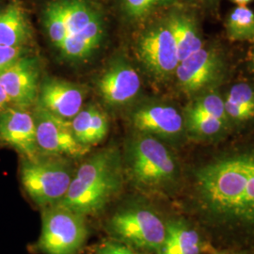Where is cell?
<instances>
[{
    "instance_id": "1",
    "label": "cell",
    "mask_w": 254,
    "mask_h": 254,
    "mask_svg": "<svg viewBox=\"0 0 254 254\" xmlns=\"http://www.w3.org/2000/svg\"><path fill=\"white\" fill-rule=\"evenodd\" d=\"M201 201L217 217L254 223V152L223 157L197 174Z\"/></svg>"
},
{
    "instance_id": "2",
    "label": "cell",
    "mask_w": 254,
    "mask_h": 254,
    "mask_svg": "<svg viewBox=\"0 0 254 254\" xmlns=\"http://www.w3.org/2000/svg\"><path fill=\"white\" fill-rule=\"evenodd\" d=\"M121 188L118 155L103 151L82 164L64 199L57 205L82 216L95 215L105 208Z\"/></svg>"
},
{
    "instance_id": "3",
    "label": "cell",
    "mask_w": 254,
    "mask_h": 254,
    "mask_svg": "<svg viewBox=\"0 0 254 254\" xmlns=\"http://www.w3.org/2000/svg\"><path fill=\"white\" fill-rule=\"evenodd\" d=\"M46 209L38 241L40 251L46 254H76L88 233L84 216L57 204Z\"/></svg>"
},
{
    "instance_id": "4",
    "label": "cell",
    "mask_w": 254,
    "mask_h": 254,
    "mask_svg": "<svg viewBox=\"0 0 254 254\" xmlns=\"http://www.w3.org/2000/svg\"><path fill=\"white\" fill-rule=\"evenodd\" d=\"M70 169L59 161L26 159L21 167V182L37 205L48 207L63 200L72 182Z\"/></svg>"
},
{
    "instance_id": "5",
    "label": "cell",
    "mask_w": 254,
    "mask_h": 254,
    "mask_svg": "<svg viewBox=\"0 0 254 254\" xmlns=\"http://www.w3.org/2000/svg\"><path fill=\"white\" fill-rule=\"evenodd\" d=\"M130 170L135 181L155 187L171 181L176 164L170 151L153 136L137 137L130 147Z\"/></svg>"
},
{
    "instance_id": "6",
    "label": "cell",
    "mask_w": 254,
    "mask_h": 254,
    "mask_svg": "<svg viewBox=\"0 0 254 254\" xmlns=\"http://www.w3.org/2000/svg\"><path fill=\"white\" fill-rule=\"evenodd\" d=\"M109 226L110 232L123 242L147 251H157L167 231L162 219L144 208L118 211L109 220Z\"/></svg>"
},
{
    "instance_id": "7",
    "label": "cell",
    "mask_w": 254,
    "mask_h": 254,
    "mask_svg": "<svg viewBox=\"0 0 254 254\" xmlns=\"http://www.w3.org/2000/svg\"><path fill=\"white\" fill-rule=\"evenodd\" d=\"M137 53L146 68L160 79L175 73L179 64L173 33L167 24L146 31L137 43Z\"/></svg>"
},
{
    "instance_id": "8",
    "label": "cell",
    "mask_w": 254,
    "mask_h": 254,
    "mask_svg": "<svg viewBox=\"0 0 254 254\" xmlns=\"http://www.w3.org/2000/svg\"><path fill=\"white\" fill-rule=\"evenodd\" d=\"M36 123L37 144L47 154H64L80 157L90 152L89 146L81 144L73 134L72 124L67 119L42 109Z\"/></svg>"
},
{
    "instance_id": "9",
    "label": "cell",
    "mask_w": 254,
    "mask_h": 254,
    "mask_svg": "<svg viewBox=\"0 0 254 254\" xmlns=\"http://www.w3.org/2000/svg\"><path fill=\"white\" fill-rule=\"evenodd\" d=\"M0 139L30 161L38 159L36 123L29 112L6 109L0 112Z\"/></svg>"
},
{
    "instance_id": "10",
    "label": "cell",
    "mask_w": 254,
    "mask_h": 254,
    "mask_svg": "<svg viewBox=\"0 0 254 254\" xmlns=\"http://www.w3.org/2000/svg\"><path fill=\"white\" fill-rule=\"evenodd\" d=\"M220 70L215 50L202 47L181 61L175 71L179 85L186 92H197L214 81Z\"/></svg>"
},
{
    "instance_id": "11",
    "label": "cell",
    "mask_w": 254,
    "mask_h": 254,
    "mask_svg": "<svg viewBox=\"0 0 254 254\" xmlns=\"http://www.w3.org/2000/svg\"><path fill=\"white\" fill-rule=\"evenodd\" d=\"M38 75L34 61L21 57L0 73V84L10 102L27 107L36 98Z\"/></svg>"
},
{
    "instance_id": "12",
    "label": "cell",
    "mask_w": 254,
    "mask_h": 254,
    "mask_svg": "<svg viewBox=\"0 0 254 254\" xmlns=\"http://www.w3.org/2000/svg\"><path fill=\"white\" fill-rule=\"evenodd\" d=\"M140 87L138 73L126 64L112 66L103 74L98 84L102 97L110 105L127 104L136 97Z\"/></svg>"
},
{
    "instance_id": "13",
    "label": "cell",
    "mask_w": 254,
    "mask_h": 254,
    "mask_svg": "<svg viewBox=\"0 0 254 254\" xmlns=\"http://www.w3.org/2000/svg\"><path fill=\"white\" fill-rule=\"evenodd\" d=\"M83 99L77 86L57 79L45 83L40 94L43 109L64 119L73 118L81 110Z\"/></svg>"
},
{
    "instance_id": "14",
    "label": "cell",
    "mask_w": 254,
    "mask_h": 254,
    "mask_svg": "<svg viewBox=\"0 0 254 254\" xmlns=\"http://www.w3.org/2000/svg\"><path fill=\"white\" fill-rule=\"evenodd\" d=\"M134 126L140 131L164 136H175L183 128V118L176 109L154 105L138 109L133 116Z\"/></svg>"
},
{
    "instance_id": "15",
    "label": "cell",
    "mask_w": 254,
    "mask_h": 254,
    "mask_svg": "<svg viewBox=\"0 0 254 254\" xmlns=\"http://www.w3.org/2000/svg\"><path fill=\"white\" fill-rule=\"evenodd\" d=\"M103 32L102 21L97 13L81 30L67 35L60 50L67 59H84L90 56L99 46Z\"/></svg>"
},
{
    "instance_id": "16",
    "label": "cell",
    "mask_w": 254,
    "mask_h": 254,
    "mask_svg": "<svg viewBox=\"0 0 254 254\" xmlns=\"http://www.w3.org/2000/svg\"><path fill=\"white\" fill-rule=\"evenodd\" d=\"M167 25L173 33L179 63L203 47L200 30L190 15L174 13Z\"/></svg>"
},
{
    "instance_id": "17",
    "label": "cell",
    "mask_w": 254,
    "mask_h": 254,
    "mask_svg": "<svg viewBox=\"0 0 254 254\" xmlns=\"http://www.w3.org/2000/svg\"><path fill=\"white\" fill-rule=\"evenodd\" d=\"M72 128L76 139L83 145L91 147L106 137L109 123L102 111L95 107H90L81 109L73 117Z\"/></svg>"
},
{
    "instance_id": "18",
    "label": "cell",
    "mask_w": 254,
    "mask_h": 254,
    "mask_svg": "<svg viewBox=\"0 0 254 254\" xmlns=\"http://www.w3.org/2000/svg\"><path fill=\"white\" fill-rule=\"evenodd\" d=\"M30 36L29 26L24 9L16 4L0 12V46L23 47Z\"/></svg>"
},
{
    "instance_id": "19",
    "label": "cell",
    "mask_w": 254,
    "mask_h": 254,
    "mask_svg": "<svg viewBox=\"0 0 254 254\" xmlns=\"http://www.w3.org/2000/svg\"><path fill=\"white\" fill-rule=\"evenodd\" d=\"M164 242L157 254H200L201 249L198 233L179 221L166 225Z\"/></svg>"
},
{
    "instance_id": "20",
    "label": "cell",
    "mask_w": 254,
    "mask_h": 254,
    "mask_svg": "<svg viewBox=\"0 0 254 254\" xmlns=\"http://www.w3.org/2000/svg\"><path fill=\"white\" fill-rule=\"evenodd\" d=\"M223 100L227 118L236 122H245L254 118V89L251 85L235 84Z\"/></svg>"
},
{
    "instance_id": "21",
    "label": "cell",
    "mask_w": 254,
    "mask_h": 254,
    "mask_svg": "<svg viewBox=\"0 0 254 254\" xmlns=\"http://www.w3.org/2000/svg\"><path fill=\"white\" fill-rule=\"evenodd\" d=\"M227 36L233 42H254V11L248 6H236L228 14Z\"/></svg>"
},
{
    "instance_id": "22",
    "label": "cell",
    "mask_w": 254,
    "mask_h": 254,
    "mask_svg": "<svg viewBox=\"0 0 254 254\" xmlns=\"http://www.w3.org/2000/svg\"><path fill=\"white\" fill-rule=\"evenodd\" d=\"M45 24L50 40L60 49L68 35L64 0L55 1L47 6Z\"/></svg>"
},
{
    "instance_id": "23",
    "label": "cell",
    "mask_w": 254,
    "mask_h": 254,
    "mask_svg": "<svg viewBox=\"0 0 254 254\" xmlns=\"http://www.w3.org/2000/svg\"><path fill=\"white\" fill-rule=\"evenodd\" d=\"M68 35L86 27L97 12L85 0H64Z\"/></svg>"
},
{
    "instance_id": "24",
    "label": "cell",
    "mask_w": 254,
    "mask_h": 254,
    "mask_svg": "<svg viewBox=\"0 0 254 254\" xmlns=\"http://www.w3.org/2000/svg\"><path fill=\"white\" fill-rule=\"evenodd\" d=\"M189 111L205 114L223 121L227 118L224 108V100L216 92H212L200 97L191 105Z\"/></svg>"
},
{
    "instance_id": "25",
    "label": "cell",
    "mask_w": 254,
    "mask_h": 254,
    "mask_svg": "<svg viewBox=\"0 0 254 254\" xmlns=\"http://www.w3.org/2000/svg\"><path fill=\"white\" fill-rule=\"evenodd\" d=\"M188 121L191 131L200 136H213L222 129L224 121L205 114L188 112Z\"/></svg>"
},
{
    "instance_id": "26",
    "label": "cell",
    "mask_w": 254,
    "mask_h": 254,
    "mask_svg": "<svg viewBox=\"0 0 254 254\" xmlns=\"http://www.w3.org/2000/svg\"><path fill=\"white\" fill-rule=\"evenodd\" d=\"M162 0H124V7L127 14L132 18H141L161 2Z\"/></svg>"
},
{
    "instance_id": "27",
    "label": "cell",
    "mask_w": 254,
    "mask_h": 254,
    "mask_svg": "<svg viewBox=\"0 0 254 254\" xmlns=\"http://www.w3.org/2000/svg\"><path fill=\"white\" fill-rule=\"evenodd\" d=\"M97 254H138L136 251L125 242L108 241L97 249Z\"/></svg>"
},
{
    "instance_id": "28",
    "label": "cell",
    "mask_w": 254,
    "mask_h": 254,
    "mask_svg": "<svg viewBox=\"0 0 254 254\" xmlns=\"http://www.w3.org/2000/svg\"><path fill=\"white\" fill-rule=\"evenodd\" d=\"M23 47H7L0 46V73L22 57Z\"/></svg>"
},
{
    "instance_id": "29",
    "label": "cell",
    "mask_w": 254,
    "mask_h": 254,
    "mask_svg": "<svg viewBox=\"0 0 254 254\" xmlns=\"http://www.w3.org/2000/svg\"><path fill=\"white\" fill-rule=\"evenodd\" d=\"M9 103H10V101H9L8 95L4 90V88L0 84V112L5 110Z\"/></svg>"
},
{
    "instance_id": "30",
    "label": "cell",
    "mask_w": 254,
    "mask_h": 254,
    "mask_svg": "<svg viewBox=\"0 0 254 254\" xmlns=\"http://www.w3.org/2000/svg\"><path fill=\"white\" fill-rule=\"evenodd\" d=\"M190 1L194 4L199 5L200 7H208L213 5L214 3H216L217 0H190Z\"/></svg>"
},
{
    "instance_id": "31",
    "label": "cell",
    "mask_w": 254,
    "mask_h": 254,
    "mask_svg": "<svg viewBox=\"0 0 254 254\" xmlns=\"http://www.w3.org/2000/svg\"><path fill=\"white\" fill-rule=\"evenodd\" d=\"M237 6H248L250 3H252L254 0H231Z\"/></svg>"
},
{
    "instance_id": "32",
    "label": "cell",
    "mask_w": 254,
    "mask_h": 254,
    "mask_svg": "<svg viewBox=\"0 0 254 254\" xmlns=\"http://www.w3.org/2000/svg\"><path fill=\"white\" fill-rule=\"evenodd\" d=\"M250 64H251V68L253 70V72L254 73V52L251 55V58H250Z\"/></svg>"
},
{
    "instance_id": "33",
    "label": "cell",
    "mask_w": 254,
    "mask_h": 254,
    "mask_svg": "<svg viewBox=\"0 0 254 254\" xmlns=\"http://www.w3.org/2000/svg\"></svg>"
}]
</instances>
